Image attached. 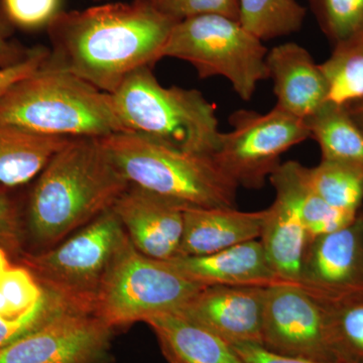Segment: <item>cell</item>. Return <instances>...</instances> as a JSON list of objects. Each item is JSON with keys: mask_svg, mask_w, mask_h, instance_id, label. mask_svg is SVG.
I'll list each match as a JSON object with an SVG mask.
<instances>
[{"mask_svg": "<svg viewBox=\"0 0 363 363\" xmlns=\"http://www.w3.org/2000/svg\"><path fill=\"white\" fill-rule=\"evenodd\" d=\"M130 186L101 138H72L52 157L28 194V238L37 247H52L111 209Z\"/></svg>", "mask_w": 363, "mask_h": 363, "instance_id": "cell-2", "label": "cell"}, {"mask_svg": "<svg viewBox=\"0 0 363 363\" xmlns=\"http://www.w3.org/2000/svg\"><path fill=\"white\" fill-rule=\"evenodd\" d=\"M276 198L267 209L260 241L267 259L279 277L298 285L307 245L302 206L307 193V168L298 162L279 164L269 176Z\"/></svg>", "mask_w": 363, "mask_h": 363, "instance_id": "cell-13", "label": "cell"}, {"mask_svg": "<svg viewBox=\"0 0 363 363\" xmlns=\"http://www.w3.org/2000/svg\"><path fill=\"white\" fill-rule=\"evenodd\" d=\"M235 350L245 363H344L336 362H320L308 358L284 357L271 352L260 345L234 346Z\"/></svg>", "mask_w": 363, "mask_h": 363, "instance_id": "cell-35", "label": "cell"}, {"mask_svg": "<svg viewBox=\"0 0 363 363\" xmlns=\"http://www.w3.org/2000/svg\"><path fill=\"white\" fill-rule=\"evenodd\" d=\"M358 212L332 206L308 188L302 206L307 241L350 225Z\"/></svg>", "mask_w": 363, "mask_h": 363, "instance_id": "cell-29", "label": "cell"}, {"mask_svg": "<svg viewBox=\"0 0 363 363\" xmlns=\"http://www.w3.org/2000/svg\"><path fill=\"white\" fill-rule=\"evenodd\" d=\"M231 130L222 133L213 155L238 186L257 189L281 164V155L310 138L305 119L274 106L267 113L240 109L229 116Z\"/></svg>", "mask_w": 363, "mask_h": 363, "instance_id": "cell-9", "label": "cell"}, {"mask_svg": "<svg viewBox=\"0 0 363 363\" xmlns=\"http://www.w3.org/2000/svg\"><path fill=\"white\" fill-rule=\"evenodd\" d=\"M267 66L274 83L277 107L307 119L326 102V82L308 50L285 43L267 52Z\"/></svg>", "mask_w": 363, "mask_h": 363, "instance_id": "cell-17", "label": "cell"}, {"mask_svg": "<svg viewBox=\"0 0 363 363\" xmlns=\"http://www.w3.org/2000/svg\"><path fill=\"white\" fill-rule=\"evenodd\" d=\"M9 255L0 248V317L14 319L37 304L44 288L30 269L13 266Z\"/></svg>", "mask_w": 363, "mask_h": 363, "instance_id": "cell-25", "label": "cell"}, {"mask_svg": "<svg viewBox=\"0 0 363 363\" xmlns=\"http://www.w3.org/2000/svg\"><path fill=\"white\" fill-rule=\"evenodd\" d=\"M240 23L260 40L297 33L306 9L297 0H238Z\"/></svg>", "mask_w": 363, "mask_h": 363, "instance_id": "cell-24", "label": "cell"}, {"mask_svg": "<svg viewBox=\"0 0 363 363\" xmlns=\"http://www.w3.org/2000/svg\"><path fill=\"white\" fill-rule=\"evenodd\" d=\"M98 1H100V0H98Z\"/></svg>", "mask_w": 363, "mask_h": 363, "instance_id": "cell-37", "label": "cell"}, {"mask_svg": "<svg viewBox=\"0 0 363 363\" xmlns=\"http://www.w3.org/2000/svg\"><path fill=\"white\" fill-rule=\"evenodd\" d=\"M319 66L326 102L348 106L363 99V35L334 45L331 56Z\"/></svg>", "mask_w": 363, "mask_h": 363, "instance_id": "cell-22", "label": "cell"}, {"mask_svg": "<svg viewBox=\"0 0 363 363\" xmlns=\"http://www.w3.org/2000/svg\"><path fill=\"white\" fill-rule=\"evenodd\" d=\"M13 28L0 6V68L21 63L32 52L33 48H26L13 39Z\"/></svg>", "mask_w": 363, "mask_h": 363, "instance_id": "cell-34", "label": "cell"}, {"mask_svg": "<svg viewBox=\"0 0 363 363\" xmlns=\"http://www.w3.org/2000/svg\"><path fill=\"white\" fill-rule=\"evenodd\" d=\"M128 240L111 208L58 247L40 252H23L18 259L40 286L72 307L93 314L100 286Z\"/></svg>", "mask_w": 363, "mask_h": 363, "instance_id": "cell-7", "label": "cell"}, {"mask_svg": "<svg viewBox=\"0 0 363 363\" xmlns=\"http://www.w3.org/2000/svg\"><path fill=\"white\" fill-rule=\"evenodd\" d=\"M327 309L337 362L363 363V298Z\"/></svg>", "mask_w": 363, "mask_h": 363, "instance_id": "cell-26", "label": "cell"}, {"mask_svg": "<svg viewBox=\"0 0 363 363\" xmlns=\"http://www.w3.org/2000/svg\"><path fill=\"white\" fill-rule=\"evenodd\" d=\"M112 209L138 252L157 260L177 257L183 236V205L130 185Z\"/></svg>", "mask_w": 363, "mask_h": 363, "instance_id": "cell-15", "label": "cell"}, {"mask_svg": "<svg viewBox=\"0 0 363 363\" xmlns=\"http://www.w3.org/2000/svg\"><path fill=\"white\" fill-rule=\"evenodd\" d=\"M174 20L182 21L203 14H221L240 21L238 0H150Z\"/></svg>", "mask_w": 363, "mask_h": 363, "instance_id": "cell-32", "label": "cell"}, {"mask_svg": "<svg viewBox=\"0 0 363 363\" xmlns=\"http://www.w3.org/2000/svg\"><path fill=\"white\" fill-rule=\"evenodd\" d=\"M0 6L13 28L37 30L61 13L62 0H0Z\"/></svg>", "mask_w": 363, "mask_h": 363, "instance_id": "cell-30", "label": "cell"}, {"mask_svg": "<svg viewBox=\"0 0 363 363\" xmlns=\"http://www.w3.org/2000/svg\"><path fill=\"white\" fill-rule=\"evenodd\" d=\"M101 140L130 185L186 208L235 207L240 186L213 156L184 152L130 133Z\"/></svg>", "mask_w": 363, "mask_h": 363, "instance_id": "cell-5", "label": "cell"}, {"mask_svg": "<svg viewBox=\"0 0 363 363\" xmlns=\"http://www.w3.org/2000/svg\"><path fill=\"white\" fill-rule=\"evenodd\" d=\"M72 309L77 310L57 294L44 288V293L37 304L25 314L14 319L0 317V348L28 335L57 315Z\"/></svg>", "mask_w": 363, "mask_h": 363, "instance_id": "cell-28", "label": "cell"}, {"mask_svg": "<svg viewBox=\"0 0 363 363\" xmlns=\"http://www.w3.org/2000/svg\"><path fill=\"white\" fill-rule=\"evenodd\" d=\"M346 107H347L351 116L363 130V99Z\"/></svg>", "mask_w": 363, "mask_h": 363, "instance_id": "cell-36", "label": "cell"}, {"mask_svg": "<svg viewBox=\"0 0 363 363\" xmlns=\"http://www.w3.org/2000/svg\"><path fill=\"white\" fill-rule=\"evenodd\" d=\"M23 221L20 203L11 193V188L0 185V248L9 257L23 252Z\"/></svg>", "mask_w": 363, "mask_h": 363, "instance_id": "cell-31", "label": "cell"}, {"mask_svg": "<svg viewBox=\"0 0 363 363\" xmlns=\"http://www.w3.org/2000/svg\"><path fill=\"white\" fill-rule=\"evenodd\" d=\"M266 292L259 286H207L179 312L233 346H262Z\"/></svg>", "mask_w": 363, "mask_h": 363, "instance_id": "cell-14", "label": "cell"}, {"mask_svg": "<svg viewBox=\"0 0 363 363\" xmlns=\"http://www.w3.org/2000/svg\"><path fill=\"white\" fill-rule=\"evenodd\" d=\"M169 363H245L234 346L180 312L145 320Z\"/></svg>", "mask_w": 363, "mask_h": 363, "instance_id": "cell-19", "label": "cell"}, {"mask_svg": "<svg viewBox=\"0 0 363 363\" xmlns=\"http://www.w3.org/2000/svg\"><path fill=\"white\" fill-rule=\"evenodd\" d=\"M112 334L96 315L67 310L0 348V363H108Z\"/></svg>", "mask_w": 363, "mask_h": 363, "instance_id": "cell-11", "label": "cell"}, {"mask_svg": "<svg viewBox=\"0 0 363 363\" xmlns=\"http://www.w3.org/2000/svg\"><path fill=\"white\" fill-rule=\"evenodd\" d=\"M112 95L124 133L192 154L213 156L222 133L215 105L200 91L164 87L145 66Z\"/></svg>", "mask_w": 363, "mask_h": 363, "instance_id": "cell-4", "label": "cell"}, {"mask_svg": "<svg viewBox=\"0 0 363 363\" xmlns=\"http://www.w3.org/2000/svg\"><path fill=\"white\" fill-rule=\"evenodd\" d=\"M312 4L334 45L363 35V0H312Z\"/></svg>", "mask_w": 363, "mask_h": 363, "instance_id": "cell-27", "label": "cell"}, {"mask_svg": "<svg viewBox=\"0 0 363 363\" xmlns=\"http://www.w3.org/2000/svg\"><path fill=\"white\" fill-rule=\"evenodd\" d=\"M0 125L68 138L124 133L111 94L44 65L0 99Z\"/></svg>", "mask_w": 363, "mask_h": 363, "instance_id": "cell-3", "label": "cell"}, {"mask_svg": "<svg viewBox=\"0 0 363 363\" xmlns=\"http://www.w3.org/2000/svg\"><path fill=\"white\" fill-rule=\"evenodd\" d=\"M269 50L240 21L221 14H203L178 21L161 58L191 64L200 78H226L242 100L252 99L257 85L269 79Z\"/></svg>", "mask_w": 363, "mask_h": 363, "instance_id": "cell-6", "label": "cell"}, {"mask_svg": "<svg viewBox=\"0 0 363 363\" xmlns=\"http://www.w3.org/2000/svg\"><path fill=\"white\" fill-rule=\"evenodd\" d=\"M305 121L322 160L363 164V130L347 107L325 102Z\"/></svg>", "mask_w": 363, "mask_h": 363, "instance_id": "cell-21", "label": "cell"}, {"mask_svg": "<svg viewBox=\"0 0 363 363\" xmlns=\"http://www.w3.org/2000/svg\"><path fill=\"white\" fill-rule=\"evenodd\" d=\"M298 288L327 307L363 298V212L350 225L307 241Z\"/></svg>", "mask_w": 363, "mask_h": 363, "instance_id": "cell-12", "label": "cell"}, {"mask_svg": "<svg viewBox=\"0 0 363 363\" xmlns=\"http://www.w3.org/2000/svg\"><path fill=\"white\" fill-rule=\"evenodd\" d=\"M267 209L242 212L233 208L188 207L177 257L211 255L260 238Z\"/></svg>", "mask_w": 363, "mask_h": 363, "instance_id": "cell-18", "label": "cell"}, {"mask_svg": "<svg viewBox=\"0 0 363 363\" xmlns=\"http://www.w3.org/2000/svg\"><path fill=\"white\" fill-rule=\"evenodd\" d=\"M71 140L0 125V185L13 189L30 183Z\"/></svg>", "mask_w": 363, "mask_h": 363, "instance_id": "cell-20", "label": "cell"}, {"mask_svg": "<svg viewBox=\"0 0 363 363\" xmlns=\"http://www.w3.org/2000/svg\"><path fill=\"white\" fill-rule=\"evenodd\" d=\"M176 23L150 0L62 11L47 28L51 48L44 66L113 94L133 72L162 59Z\"/></svg>", "mask_w": 363, "mask_h": 363, "instance_id": "cell-1", "label": "cell"}, {"mask_svg": "<svg viewBox=\"0 0 363 363\" xmlns=\"http://www.w3.org/2000/svg\"><path fill=\"white\" fill-rule=\"evenodd\" d=\"M184 277L204 286H271L289 284L272 269L262 241H247L211 255L164 260Z\"/></svg>", "mask_w": 363, "mask_h": 363, "instance_id": "cell-16", "label": "cell"}, {"mask_svg": "<svg viewBox=\"0 0 363 363\" xmlns=\"http://www.w3.org/2000/svg\"><path fill=\"white\" fill-rule=\"evenodd\" d=\"M164 260L145 257L130 238L117 253L100 286L93 314L112 328L179 312L205 288Z\"/></svg>", "mask_w": 363, "mask_h": 363, "instance_id": "cell-8", "label": "cell"}, {"mask_svg": "<svg viewBox=\"0 0 363 363\" xmlns=\"http://www.w3.org/2000/svg\"><path fill=\"white\" fill-rule=\"evenodd\" d=\"M307 179L313 192L332 206L359 211L363 164L321 160L314 168H307Z\"/></svg>", "mask_w": 363, "mask_h": 363, "instance_id": "cell-23", "label": "cell"}, {"mask_svg": "<svg viewBox=\"0 0 363 363\" xmlns=\"http://www.w3.org/2000/svg\"><path fill=\"white\" fill-rule=\"evenodd\" d=\"M262 347L284 357L338 362L328 309L293 284L267 289Z\"/></svg>", "mask_w": 363, "mask_h": 363, "instance_id": "cell-10", "label": "cell"}, {"mask_svg": "<svg viewBox=\"0 0 363 363\" xmlns=\"http://www.w3.org/2000/svg\"><path fill=\"white\" fill-rule=\"evenodd\" d=\"M49 54L50 48L35 45L33 47L30 56L21 63L7 68H0V99L14 83L39 70L47 61Z\"/></svg>", "mask_w": 363, "mask_h": 363, "instance_id": "cell-33", "label": "cell"}]
</instances>
